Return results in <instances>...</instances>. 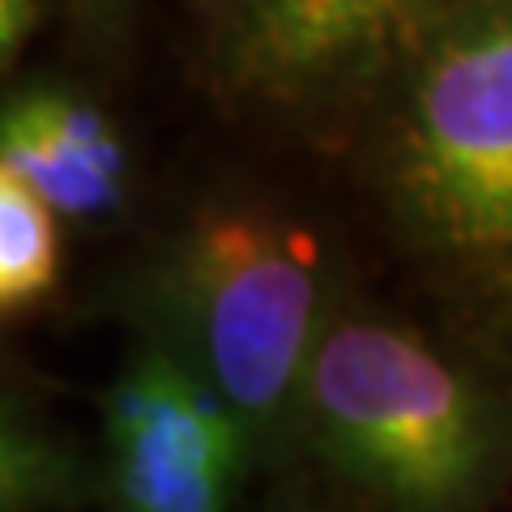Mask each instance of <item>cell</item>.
<instances>
[{"instance_id": "cell-7", "label": "cell", "mask_w": 512, "mask_h": 512, "mask_svg": "<svg viewBox=\"0 0 512 512\" xmlns=\"http://www.w3.org/2000/svg\"><path fill=\"white\" fill-rule=\"evenodd\" d=\"M99 491V466L18 397L0 414V512H73Z\"/></svg>"}, {"instance_id": "cell-9", "label": "cell", "mask_w": 512, "mask_h": 512, "mask_svg": "<svg viewBox=\"0 0 512 512\" xmlns=\"http://www.w3.org/2000/svg\"><path fill=\"white\" fill-rule=\"evenodd\" d=\"M39 22H43V0H0V56H5V64L22 56V47L30 43Z\"/></svg>"}, {"instance_id": "cell-1", "label": "cell", "mask_w": 512, "mask_h": 512, "mask_svg": "<svg viewBox=\"0 0 512 512\" xmlns=\"http://www.w3.org/2000/svg\"><path fill=\"white\" fill-rule=\"evenodd\" d=\"M299 440L376 512H487L512 478V397L402 320L333 312Z\"/></svg>"}, {"instance_id": "cell-4", "label": "cell", "mask_w": 512, "mask_h": 512, "mask_svg": "<svg viewBox=\"0 0 512 512\" xmlns=\"http://www.w3.org/2000/svg\"><path fill=\"white\" fill-rule=\"evenodd\" d=\"M256 444L180 359L133 342L103 393L99 495L111 512H235Z\"/></svg>"}, {"instance_id": "cell-11", "label": "cell", "mask_w": 512, "mask_h": 512, "mask_svg": "<svg viewBox=\"0 0 512 512\" xmlns=\"http://www.w3.org/2000/svg\"><path fill=\"white\" fill-rule=\"evenodd\" d=\"M82 5H86L90 13H103V9H116V5H124V0H82Z\"/></svg>"}, {"instance_id": "cell-2", "label": "cell", "mask_w": 512, "mask_h": 512, "mask_svg": "<svg viewBox=\"0 0 512 512\" xmlns=\"http://www.w3.org/2000/svg\"><path fill=\"white\" fill-rule=\"evenodd\" d=\"M128 325L227 402L256 457L299 436V402L333 320L316 239L256 205H210L158 244L124 291Z\"/></svg>"}, {"instance_id": "cell-3", "label": "cell", "mask_w": 512, "mask_h": 512, "mask_svg": "<svg viewBox=\"0 0 512 512\" xmlns=\"http://www.w3.org/2000/svg\"><path fill=\"white\" fill-rule=\"evenodd\" d=\"M384 180L423 248L512 269V0H453L410 35Z\"/></svg>"}, {"instance_id": "cell-8", "label": "cell", "mask_w": 512, "mask_h": 512, "mask_svg": "<svg viewBox=\"0 0 512 512\" xmlns=\"http://www.w3.org/2000/svg\"><path fill=\"white\" fill-rule=\"evenodd\" d=\"M60 214L13 171H0V312L18 320L60 286Z\"/></svg>"}, {"instance_id": "cell-5", "label": "cell", "mask_w": 512, "mask_h": 512, "mask_svg": "<svg viewBox=\"0 0 512 512\" xmlns=\"http://www.w3.org/2000/svg\"><path fill=\"white\" fill-rule=\"evenodd\" d=\"M453 0H252L235 18L227 73L252 94L320 90Z\"/></svg>"}, {"instance_id": "cell-6", "label": "cell", "mask_w": 512, "mask_h": 512, "mask_svg": "<svg viewBox=\"0 0 512 512\" xmlns=\"http://www.w3.org/2000/svg\"><path fill=\"white\" fill-rule=\"evenodd\" d=\"M0 171H13L64 222L124 210L128 150L99 107L64 86H26L0 116Z\"/></svg>"}, {"instance_id": "cell-12", "label": "cell", "mask_w": 512, "mask_h": 512, "mask_svg": "<svg viewBox=\"0 0 512 512\" xmlns=\"http://www.w3.org/2000/svg\"><path fill=\"white\" fill-rule=\"evenodd\" d=\"M218 5H227V9H235V18H239V13H244V9L252 5V0H218Z\"/></svg>"}, {"instance_id": "cell-10", "label": "cell", "mask_w": 512, "mask_h": 512, "mask_svg": "<svg viewBox=\"0 0 512 512\" xmlns=\"http://www.w3.org/2000/svg\"><path fill=\"white\" fill-rule=\"evenodd\" d=\"M500 286H504V299H508V359H512V269L508 274H500Z\"/></svg>"}]
</instances>
